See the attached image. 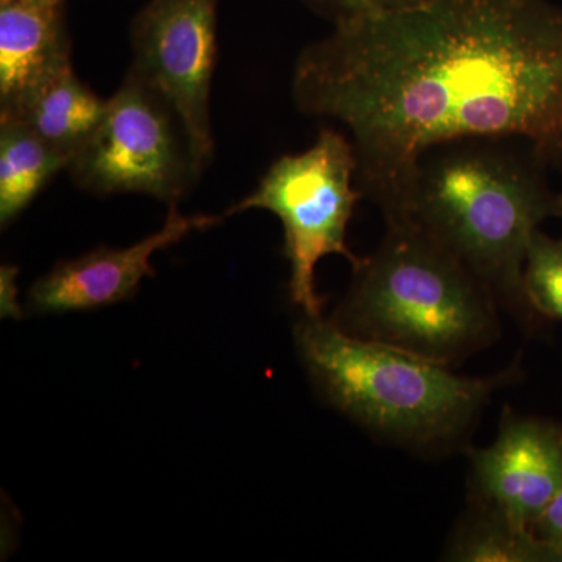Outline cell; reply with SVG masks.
<instances>
[{"label":"cell","instance_id":"1","mask_svg":"<svg viewBox=\"0 0 562 562\" xmlns=\"http://www.w3.org/2000/svg\"><path fill=\"white\" fill-rule=\"evenodd\" d=\"M292 99L346 128L358 190L390 221L443 144L519 138L543 165L562 162V9L430 0L335 25L295 60Z\"/></svg>","mask_w":562,"mask_h":562},{"label":"cell","instance_id":"2","mask_svg":"<svg viewBox=\"0 0 562 562\" xmlns=\"http://www.w3.org/2000/svg\"><path fill=\"white\" fill-rule=\"evenodd\" d=\"M498 140L461 139L427 151L401 213L386 222L419 225L535 331L546 321L525 295V261L532 235L553 216L554 195L536 155L520 157Z\"/></svg>","mask_w":562,"mask_h":562},{"label":"cell","instance_id":"3","mask_svg":"<svg viewBox=\"0 0 562 562\" xmlns=\"http://www.w3.org/2000/svg\"><path fill=\"white\" fill-rule=\"evenodd\" d=\"M299 355L324 397L375 436L417 450H443L471 431L492 392L517 368L486 379L346 333L308 317L295 328Z\"/></svg>","mask_w":562,"mask_h":562},{"label":"cell","instance_id":"4","mask_svg":"<svg viewBox=\"0 0 562 562\" xmlns=\"http://www.w3.org/2000/svg\"><path fill=\"white\" fill-rule=\"evenodd\" d=\"M498 302L412 221L386 222L379 249L353 268L336 310L344 331L450 366L497 341Z\"/></svg>","mask_w":562,"mask_h":562},{"label":"cell","instance_id":"5","mask_svg":"<svg viewBox=\"0 0 562 562\" xmlns=\"http://www.w3.org/2000/svg\"><path fill=\"white\" fill-rule=\"evenodd\" d=\"M350 139L324 128L308 150L279 158L260 183L222 216L268 210L284 231V255L291 265L290 294L308 317L321 316L324 301L316 291L314 269L328 255H341L357 268L362 258L347 246V227L362 194Z\"/></svg>","mask_w":562,"mask_h":562},{"label":"cell","instance_id":"6","mask_svg":"<svg viewBox=\"0 0 562 562\" xmlns=\"http://www.w3.org/2000/svg\"><path fill=\"white\" fill-rule=\"evenodd\" d=\"M66 169L91 194H144L169 206L202 176L179 117L132 68Z\"/></svg>","mask_w":562,"mask_h":562},{"label":"cell","instance_id":"7","mask_svg":"<svg viewBox=\"0 0 562 562\" xmlns=\"http://www.w3.org/2000/svg\"><path fill=\"white\" fill-rule=\"evenodd\" d=\"M220 0H150L133 18L131 68L179 117L199 172L213 157L211 81L217 60Z\"/></svg>","mask_w":562,"mask_h":562},{"label":"cell","instance_id":"8","mask_svg":"<svg viewBox=\"0 0 562 562\" xmlns=\"http://www.w3.org/2000/svg\"><path fill=\"white\" fill-rule=\"evenodd\" d=\"M469 506L531 528L562 490V425L506 406L495 441L469 450Z\"/></svg>","mask_w":562,"mask_h":562},{"label":"cell","instance_id":"9","mask_svg":"<svg viewBox=\"0 0 562 562\" xmlns=\"http://www.w3.org/2000/svg\"><path fill=\"white\" fill-rule=\"evenodd\" d=\"M224 216H184L169 206L160 231L124 249L99 247L63 261L41 277L29 292V305L38 313L85 312L131 299L146 277H154L151 255L173 246L190 233L213 227Z\"/></svg>","mask_w":562,"mask_h":562},{"label":"cell","instance_id":"10","mask_svg":"<svg viewBox=\"0 0 562 562\" xmlns=\"http://www.w3.org/2000/svg\"><path fill=\"white\" fill-rule=\"evenodd\" d=\"M66 2L0 3V117L13 116L70 61Z\"/></svg>","mask_w":562,"mask_h":562},{"label":"cell","instance_id":"11","mask_svg":"<svg viewBox=\"0 0 562 562\" xmlns=\"http://www.w3.org/2000/svg\"><path fill=\"white\" fill-rule=\"evenodd\" d=\"M106 102L69 68L36 92L16 114L5 117L22 122L70 160L101 124Z\"/></svg>","mask_w":562,"mask_h":562},{"label":"cell","instance_id":"12","mask_svg":"<svg viewBox=\"0 0 562 562\" xmlns=\"http://www.w3.org/2000/svg\"><path fill=\"white\" fill-rule=\"evenodd\" d=\"M68 158L47 146L11 117H0V224L27 209L58 172L68 168Z\"/></svg>","mask_w":562,"mask_h":562},{"label":"cell","instance_id":"13","mask_svg":"<svg viewBox=\"0 0 562 562\" xmlns=\"http://www.w3.org/2000/svg\"><path fill=\"white\" fill-rule=\"evenodd\" d=\"M447 561L553 562L561 561L549 543L531 528L520 527L501 514L471 508L458 522L446 549Z\"/></svg>","mask_w":562,"mask_h":562},{"label":"cell","instance_id":"14","mask_svg":"<svg viewBox=\"0 0 562 562\" xmlns=\"http://www.w3.org/2000/svg\"><path fill=\"white\" fill-rule=\"evenodd\" d=\"M524 290L543 321L562 322V238L532 235L524 269Z\"/></svg>","mask_w":562,"mask_h":562},{"label":"cell","instance_id":"15","mask_svg":"<svg viewBox=\"0 0 562 562\" xmlns=\"http://www.w3.org/2000/svg\"><path fill=\"white\" fill-rule=\"evenodd\" d=\"M335 25L383 16L424 5L430 0H302Z\"/></svg>","mask_w":562,"mask_h":562},{"label":"cell","instance_id":"16","mask_svg":"<svg viewBox=\"0 0 562 562\" xmlns=\"http://www.w3.org/2000/svg\"><path fill=\"white\" fill-rule=\"evenodd\" d=\"M538 538L558 553L562 561V490L558 492L557 497L547 506L546 512L539 517L538 522L532 527Z\"/></svg>","mask_w":562,"mask_h":562},{"label":"cell","instance_id":"17","mask_svg":"<svg viewBox=\"0 0 562 562\" xmlns=\"http://www.w3.org/2000/svg\"><path fill=\"white\" fill-rule=\"evenodd\" d=\"M553 216L560 217L562 221V194L554 195Z\"/></svg>","mask_w":562,"mask_h":562},{"label":"cell","instance_id":"18","mask_svg":"<svg viewBox=\"0 0 562 562\" xmlns=\"http://www.w3.org/2000/svg\"><path fill=\"white\" fill-rule=\"evenodd\" d=\"M10 2H49V3H61V2H66V0H0V3H10Z\"/></svg>","mask_w":562,"mask_h":562}]
</instances>
